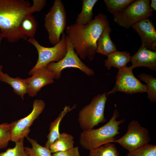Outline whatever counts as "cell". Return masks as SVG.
Returning <instances> with one entry per match:
<instances>
[{
	"mask_svg": "<svg viewBox=\"0 0 156 156\" xmlns=\"http://www.w3.org/2000/svg\"><path fill=\"white\" fill-rule=\"evenodd\" d=\"M66 39L67 46V51L65 56L57 62H52L46 67L54 74L55 79H60L62 70L68 68H74L79 69L89 76H93L94 70L86 65L78 57L74 48L66 35Z\"/></svg>",
	"mask_w": 156,
	"mask_h": 156,
	"instance_id": "9c48e42d",
	"label": "cell"
},
{
	"mask_svg": "<svg viewBox=\"0 0 156 156\" xmlns=\"http://www.w3.org/2000/svg\"><path fill=\"white\" fill-rule=\"evenodd\" d=\"M46 3L45 0H33L31 7L34 12L41 10L45 6Z\"/></svg>",
	"mask_w": 156,
	"mask_h": 156,
	"instance_id": "f546056e",
	"label": "cell"
},
{
	"mask_svg": "<svg viewBox=\"0 0 156 156\" xmlns=\"http://www.w3.org/2000/svg\"><path fill=\"white\" fill-rule=\"evenodd\" d=\"M109 24L107 16L99 13L86 25L76 23L68 26L66 32L76 53L81 58L92 61L96 55L97 40Z\"/></svg>",
	"mask_w": 156,
	"mask_h": 156,
	"instance_id": "6da1fadb",
	"label": "cell"
},
{
	"mask_svg": "<svg viewBox=\"0 0 156 156\" xmlns=\"http://www.w3.org/2000/svg\"><path fill=\"white\" fill-rule=\"evenodd\" d=\"M97 0H83L81 12L78 15L75 23L86 25L92 19V10Z\"/></svg>",
	"mask_w": 156,
	"mask_h": 156,
	"instance_id": "ffe728a7",
	"label": "cell"
},
{
	"mask_svg": "<svg viewBox=\"0 0 156 156\" xmlns=\"http://www.w3.org/2000/svg\"><path fill=\"white\" fill-rule=\"evenodd\" d=\"M15 121L0 124V149L5 148L11 140V131Z\"/></svg>",
	"mask_w": 156,
	"mask_h": 156,
	"instance_id": "484cf974",
	"label": "cell"
},
{
	"mask_svg": "<svg viewBox=\"0 0 156 156\" xmlns=\"http://www.w3.org/2000/svg\"><path fill=\"white\" fill-rule=\"evenodd\" d=\"M133 69L140 67H146L150 69L156 70V52L148 50L142 44L138 51L131 57Z\"/></svg>",
	"mask_w": 156,
	"mask_h": 156,
	"instance_id": "5bb4252c",
	"label": "cell"
},
{
	"mask_svg": "<svg viewBox=\"0 0 156 156\" xmlns=\"http://www.w3.org/2000/svg\"><path fill=\"white\" fill-rule=\"evenodd\" d=\"M115 107L112 117L105 125L99 128L83 131L81 133L79 143L83 148L90 151L115 140V137L120 133V125L125 120L123 118L117 120L120 114L116 104Z\"/></svg>",
	"mask_w": 156,
	"mask_h": 156,
	"instance_id": "3957f363",
	"label": "cell"
},
{
	"mask_svg": "<svg viewBox=\"0 0 156 156\" xmlns=\"http://www.w3.org/2000/svg\"><path fill=\"white\" fill-rule=\"evenodd\" d=\"M150 7L153 10H156V0H151L150 4Z\"/></svg>",
	"mask_w": 156,
	"mask_h": 156,
	"instance_id": "4dcf8cb0",
	"label": "cell"
},
{
	"mask_svg": "<svg viewBox=\"0 0 156 156\" xmlns=\"http://www.w3.org/2000/svg\"><path fill=\"white\" fill-rule=\"evenodd\" d=\"M66 35L64 33L59 42L53 47H50L42 46L34 37L28 39V41L34 46L38 53L36 63L29 72L30 76H32L38 70L46 67L49 63L58 62L64 57L67 51Z\"/></svg>",
	"mask_w": 156,
	"mask_h": 156,
	"instance_id": "5b68a950",
	"label": "cell"
},
{
	"mask_svg": "<svg viewBox=\"0 0 156 156\" xmlns=\"http://www.w3.org/2000/svg\"><path fill=\"white\" fill-rule=\"evenodd\" d=\"M131 27L140 37L142 44L147 49L156 51V30L149 18L142 19L133 24Z\"/></svg>",
	"mask_w": 156,
	"mask_h": 156,
	"instance_id": "7c38bea8",
	"label": "cell"
},
{
	"mask_svg": "<svg viewBox=\"0 0 156 156\" xmlns=\"http://www.w3.org/2000/svg\"><path fill=\"white\" fill-rule=\"evenodd\" d=\"M138 77L147 85V97L151 102H156V78L151 75L142 73Z\"/></svg>",
	"mask_w": 156,
	"mask_h": 156,
	"instance_id": "cb8c5ba5",
	"label": "cell"
},
{
	"mask_svg": "<svg viewBox=\"0 0 156 156\" xmlns=\"http://www.w3.org/2000/svg\"><path fill=\"white\" fill-rule=\"evenodd\" d=\"M126 156H156V145L148 144L129 152Z\"/></svg>",
	"mask_w": 156,
	"mask_h": 156,
	"instance_id": "4316f807",
	"label": "cell"
},
{
	"mask_svg": "<svg viewBox=\"0 0 156 156\" xmlns=\"http://www.w3.org/2000/svg\"><path fill=\"white\" fill-rule=\"evenodd\" d=\"M2 65H0V76L1 73L2 72Z\"/></svg>",
	"mask_w": 156,
	"mask_h": 156,
	"instance_id": "d6a6232c",
	"label": "cell"
},
{
	"mask_svg": "<svg viewBox=\"0 0 156 156\" xmlns=\"http://www.w3.org/2000/svg\"><path fill=\"white\" fill-rule=\"evenodd\" d=\"M66 14L64 6L61 0H55L44 18V26L48 35L50 43L53 45L60 41V37L66 27Z\"/></svg>",
	"mask_w": 156,
	"mask_h": 156,
	"instance_id": "8992f818",
	"label": "cell"
},
{
	"mask_svg": "<svg viewBox=\"0 0 156 156\" xmlns=\"http://www.w3.org/2000/svg\"><path fill=\"white\" fill-rule=\"evenodd\" d=\"M4 38L3 34L1 33H0V45L1 43V41L2 39Z\"/></svg>",
	"mask_w": 156,
	"mask_h": 156,
	"instance_id": "1f68e13d",
	"label": "cell"
},
{
	"mask_svg": "<svg viewBox=\"0 0 156 156\" xmlns=\"http://www.w3.org/2000/svg\"><path fill=\"white\" fill-rule=\"evenodd\" d=\"M54 79L53 73L46 67L38 70L31 77L26 79L29 96L33 97L36 95L42 87L53 83Z\"/></svg>",
	"mask_w": 156,
	"mask_h": 156,
	"instance_id": "4fadbf2b",
	"label": "cell"
},
{
	"mask_svg": "<svg viewBox=\"0 0 156 156\" xmlns=\"http://www.w3.org/2000/svg\"><path fill=\"white\" fill-rule=\"evenodd\" d=\"M111 30L109 24L105 27L97 40L96 53L107 56L117 51L116 45L110 37L109 34Z\"/></svg>",
	"mask_w": 156,
	"mask_h": 156,
	"instance_id": "2e32d148",
	"label": "cell"
},
{
	"mask_svg": "<svg viewBox=\"0 0 156 156\" xmlns=\"http://www.w3.org/2000/svg\"><path fill=\"white\" fill-rule=\"evenodd\" d=\"M76 106V104H74L72 107L70 106H65L57 118L50 123L49 132L47 136V140L44 146L45 147L49 148L58 138L60 133L59 132V127L61 121L68 112L75 108Z\"/></svg>",
	"mask_w": 156,
	"mask_h": 156,
	"instance_id": "e0dca14e",
	"label": "cell"
},
{
	"mask_svg": "<svg viewBox=\"0 0 156 156\" xmlns=\"http://www.w3.org/2000/svg\"><path fill=\"white\" fill-rule=\"evenodd\" d=\"M107 97L105 92L98 94L80 110L78 121L83 131L92 129L99 124L107 121L104 113Z\"/></svg>",
	"mask_w": 156,
	"mask_h": 156,
	"instance_id": "277c9868",
	"label": "cell"
},
{
	"mask_svg": "<svg viewBox=\"0 0 156 156\" xmlns=\"http://www.w3.org/2000/svg\"><path fill=\"white\" fill-rule=\"evenodd\" d=\"M20 29L21 32L27 37L33 38L37 27V22L32 14L25 16L20 24Z\"/></svg>",
	"mask_w": 156,
	"mask_h": 156,
	"instance_id": "44dd1931",
	"label": "cell"
},
{
	"mask_svg": "<svg viewBox=\"0 0 156 156\" xmlns=\"http://www.w3.org/2000/svg\"><path fill=\"white\" fill-rule=\"evenodd\" d=\"M34 12L29 1L0 0V30L4 38L11 43L26 40L20 24L25 16Z\"/></svg>",
	"mask_w": 156,
	"mask_h": 156,
	"instance_id": "7a4b0ae2",
	"label": "cell"
},
{
	"mask_svg": "<svg viewBox=\"0 0 156 156\" xmlns=\"http://www.w3.org/2000/svg\"><path fill=\"white\" fill-rule=\"evenodd\" d=\"M150 0H133L124 10L113 14L114 21L128 29L138 21L153 15Z\"/></svg>",
	"mask_w": 156,
	"mask_h": 156,
	"instance_id": "52a82bcc",
	"label": "cell"
},
{
	"mask_svg": "<svg viewBox=\"0 0 156 156\" xmlns=\"http://www.w3.org/2000/svg\"><path fill=\"white\" fill-rule=\"evenodd\" d=\"M27 139L32 146V147H24L25 150L28 156H52L49 148L43 146L37 141L28 137Z\"/></svg>",
	"mask_w": 156,
	"mask_h": 156,
	"instance_id": "7402d4cb",
	"label": "cell"
},
{
	"mask_svg": "<svg viewBox=\"0 0 156 156\" xmlns=\"http://www.w3.org/2000/svg\"><path fill=\"white\" fill-rule=\"evenodd\" d=\"M0 81L9 84L13 88L14 92L24 100V95L27 93L28 91V86L26 79L18 77L13 78L2 72L0 76Z\"/></svg>",
	"mask_w": 156,
	"mask_h": 156,
	"instance_id": "ac0fdd59",
	"label": "cell"
},
{
	"mask_svg": "<svg viewBox=\"0 0 156 156\" xmlns=\"http://www.w3.org/2000/svg\"><path fill=\"white\" fill-rule=\"evenodd\" d=\"M23 140L16 142L14 147L8 148L5 151L0 153V156H28L24 149Z\"/></svg>",
	"mask_w": 156,
	"mask_h": 156,
	"instance_id": "83f0119b",
	"label": "cell"
},
{
	"mask_svg": "<svg viewBox=\"0 0 156 156\" xmlns=\"http://www.w3.org/2000/svg\"><path fill=\"white\" fill-rule=\"evenodd\" d=\"M133 0H104L107 10L113 14L124 10Z\"/></svg>",
	"mask_w": 156,
	"mask_h": 156,
	"instance_id": "d4e9b609",
	"label": "cell"
},
{
	"mask_svg": "<svg viewBox=\"0 0 156 156\" xmlns=\"http://www.w3.org/2000/svg\"><path fill=\"white\" fill-rule=\"evenodd\" d=\"M131 67H127L118 69L116 77L115 84L112 89L107 93V96L117 92L127 94L147 92V85L141 82L133 73Z\"/></svg>",
	"mask_w": 156,
	"mask_h": 156,
	"instance_id": "30bf717a",
	"label": "cell"
},
{
	"mask_svg": "<svg viewBox=\"0 0 156 156\" xmlns=\"http://www.w3.org/2000/svg\"><path fill=\"white\" fill-rule=\"evenodd\" d=\"M150 140L148 129L141 126L138 121L133 120L128 124L126 133L121 138L111 142L118 143L130 152L146 145Z\"/></svg>",
	"mask_w": 156,
	"mask_h": 156,
	"instance_id": "ba28073f",
	"label": "cell"
},
{
	"mask_svg": "<svg viewBox=\"0 0 156 156\" xmlns=\"http://www.w3.org/2000/svg\"><path fill=\"white\" fill-rule=\"evenodd\" d=\"M45 106L43 101L35 99L33 103V109L30 114L23 118L15 121L11 131V140L16 143L27 137L30 126L42 112Z\"/></svg>",
	"mask_w": 156,
	"mask_h": 156,
	"instance_id": "8fae6325",
	"label": "cell"
},
{
	"mask_svg": "<svg viewBox=\"0 0 156 156\" xmlns=\"http://www.w3.org/2000/svg\"><path fill=\"white\" fill-rule=\"evenodd\" d=\"M114 143H108L90 151L89 156H120Z\"/></svg>",
	"mask_w": 156,
	"mask_h": 156,
	"instance_id": "603a6c76",
	"label": "cell"
},
{
	"mask_svg": "<svg viewBox=\"0 0 156 156\" xmlns=\"http://www.w3.org/2000/svg\"><path fill=\"white\" fill-rule=\"evenodd\" d=\"M74 141L73 137L65 132L60 133L58 138L50 146L49 148L52 153L68 150L73 148Z\"/></svg>",
	"mask_w": 156,
	"mask_h": 156,
	"instance_id": "d6986e66",
	"label": "cell"
},
{
	"mask_svg": "<svg viewBox=\"0 0 156 156\" xmlns=\"http://www.w3.org/2000/svg\"><path fill=\"white\" fill-rule=\"evenodd\" d=\"M107 56V58L104 61V65L108 70L112 67L118 69L127 67V64L131 61V57L128 52L117 50L108 54Z\"/></svg>",
	"mask_w": 156,
	"mask_h": 156,
	"instance_id": "9a60e30c",
	"label": "cell"
},
{
	"mask_svg": "<svg viewBox=\"0 0 156 156\" xmlns=\"http://www.w3.org/2000/svg\"><path fill=\"white\" fill-rule=\"evenodd\" d=\"M52 156H80L78 147H73L68 150L53 153Z\"/></svg>",
	"mask_w": 156,
	"mask_h": 156,
	"instance_id": "f1b7e54d",
	"label": "cell"
}]
</instances>
